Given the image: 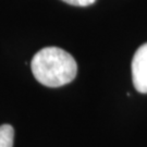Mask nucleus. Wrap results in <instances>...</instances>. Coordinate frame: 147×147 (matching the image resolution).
Segmentation results:
<instances>
[{"instance_id": "obj_1", "label": "nucleus", "mask_w": 147, "mask_h": 147, "mask_svg": "<svg viewBox=\"0 0 147 147\" xmlns=\"http://www.w3.org/2000/svg\"><path fill=\"white\" fill-rule=\"evenodd\" d=\"M31 69L34 78L40 84L47 87H60L75 79L78 63L61 48L46 47L34 55Z\"/></svg>"}, {"instance_id": "obj_2", "label": "nucleus", "mask_w": 147, "mask_h": 147, "mask_svg": "<svg viewBox=\"0 0 147 147\" xmlns=\"http://www.w3.org/2000/svg\"><path fill=\"white\" fill-rule=\"evenodd\" d=\"M132 81L138 93L147 94V42L138 47L132 59Z\"/></svg>"}, {"instance_id": "obj_3", "label": "nucleus", "mask_w": 147, "mask_h": 147, "mask_svg": "<svg viewBox=\"0 0 147 147\" xmlns=\"http://www.w3.org/2000/svg\"><path fill=\"white\" fill-rule=\"evenodd\" d=\"M14 130L10 124L0 126V147H13Z\"/></svg>"}, {"instance_id": "obj_4", "label": "nucleus", "mask_w": 147, "mask_h": 147, "mask_svg": "<svg viewBox=\"0 0 147 147\" xmlns=\"http://www.w3.org/2000/svg\"><path fill=\"white\" fill-rule=\"evenodd\" d=\"M61 1L75 7H88L93 5L96 0H61Z\"/></svg>"}]
</instances>
